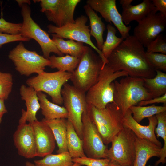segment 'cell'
<instances>
[{
    "label": "cell",
    "mask_w": 166,
    "mask_h": 166,
    "mask_svg": "<svg viewBox=\"0 0 166 166\" xmlns=\"http://www.w3.org/2000/svg\"><path fill=\"white\" fill-rule=\"evenodd\" d=\"M86 3L94 11L99 12L105 21L113 22L124 39L130 35V26L124 23L117 7L116 0H88Z\"/></svg>",
    "instance_id": "9a60e30c"
},
{
    "label": "cell",
    "mask_w": 166,
    "mask_h": 166,
    "mask_svg": "<svg viewBox=\"0 0 166 166\" xmlns=\"http://www.w3.org/2000/svg\"><path fill=\"white\" fill-rule=\"evenodd\" d=\"M8 57L14 63L16 70L21 75L26 76L41 73L50 64L49 59L35 51L27 49L22 42L10 51Z\"/></svg>",
    "instance_id": "9c48e42d"
},
{
    "label": "cell",
    "mask_w": 166,
    "mask_h": 166,
    "mask_svg": "<svg viewBox=\"0 0 166 166\" xmlns=\"http://www.w3.org/2000/svg\"><path fill=\"white\" fill-rule=\"evenodd\" d=\"M20 93L21 99L25 101L26 110H22V115L19 124L26 121L31 123L37 120L36 114L40 109L37 92L32 87L22 85L20 89Z\"/></svg>",
    "instance_id": "d6986e66"
},
{
    "label": "cell",
    "mask_w": 166,
    "mask_h": 166,
    "mask_svg": "<svg viewBox=\"0 0 166 166\" xmlns=\"http://www.w3.org/2000/svg\"><path fill=\"white\" fill-rule=\"evenodd\" d=\"M163 103L166 105V93L159 97L151 98L149 100L142 101L139 102L137 105L145 106L149 104L155 103Z\"/></svg>",
    "instance_id": "f35d334b"
},
{
    "label": "cell",
    "mask_w": 166,
    "mask_h": 166,
    "mask_svg": "<svg viewBox=\"0 0 166 166\" xmlns=\"http://www.w3.org/2000/svg\"><path fill=\"white\" fill-rule=\"evenodd\" d=\"M13 141L19 155L28 159L36 156L34 133L31 123L19 124L13 135Z\"/></svg>",
    "instance_id": "2e32d148"
},
{
    "label": "cell",
    "mask_w": 166,
    "mask_h": 166,
    "mask_svg": "<svg viewBox=\"0 0 166 166\" xmlns=\"http://www.w3.org/2000/svg\"><path fill=\"white\" fill-rule=\"evenodd\" d=\"M108 166H122L114 163L110 161Z\"/></svg>",
    "instance_id": "ee69618b"
},
{
    "label": "cell",
    "mask_w": 166,
    "mask_h": 166,
    "mask_svg": "<svg viewBox=\"0 0 166 166\" xmlns=\"http://www.w3.org/2000/svg\"><path fill=\"white\" fill-rule=\"evenodd\" d=\"M83 148L86 156L106 158L108 149L90 115L88 105L81 118Z\"/></svg>",
    "instance_id": "7c38bea8"
},
{
    "label": "cell",
    "mask_w": 166,
    "mask_h": 166,
    "mask_svg": "<svg viewBox=\"0 0 166 166\" xmlns=\"http://www.w3.org/2000/svg\"><path fill=\"white\" fill-rule=\"evenodd\" d=\"M106 28L107 30L106 38L105 41L104 42L101 51L104 57L107 60L113 50L124 39L121 37L119 38L116 36V29L111 24H108Z\"/></svg>",
    "instance_id": "1f68e13d"
},
{
    "label": "cell",
    "mask_w": 166,
    "mask_h": 166,
    "mask_svg": "<svg viewBox=\"0 0 166 166\" xmlns=\"http://www.w3.org/2000/svg\"><path fill=\"white\" fill-rule=\"evenodd\" d=\"M16 1L20 7L24 4H26L30 5L31 4V1L29 0H16Z\"/></svg>",
    "instance_id": "7bdbcfd3"
},
{
    "label": "cell",
    "mask_w": 166,
    "mask_h": 166,
    "mask_svg": "<svg viewBox=\"0 0 166 166\" xmlns=\"http://www.w3.org/2000/svg\"><path fill=\"white\" fill-rule=\"evenodd\" d=\"M63 104L68 112L67 119L72 124L78 136L82 138V115L87 108L85 93L66 83L61 90Z\"/></svg>",
    "instance_id": "30bf717a"
},
{
    "label": "cell",
    "mask_w": 166,
    "mask_h": 166,
    "mask_svg": "<svg viewBox=\"0 0 166 166\" xmlns=\"http://www.w3.org/2000/svg\"><path fill=\"white\" fill-rule=\"evenodd\" d=\"M73 163L86 166H108L110 161L108 158L96 159L85 156L72 159Z\"/></svg>",
    "instance_id": "d590c367"
},
{
    "label": "cell",
    "mask_w": 166,
    "mask_h": 166,
    "mask_svg": "<svg viewBox=\"0 0 166 166\" xmlns=\"http://www.w3.org/2000/svg\"><path fill=\"white\" fill-rule=\"evenodd\" d=\"M146 52L166 54V40L162 34H159L148 45Z\"/></svg>",
    "instance_id": "e575fe53"
},
{
    "label": "cell",
    "mask_w": 166,
    "mask_h": 166,
    "mask_svg": "<svg viewBox=\"0 0 166 166\" xmlns=\"http://www.w3.org/2000/svg\"><path fill=\"white\" fill-rule=\"evenodd\" d=\"M162 147L149 140L136 137L135 156L133 166H145L151 158L160 157Z\"/></svg>",
    "instance_id": "ffe728a7"
},
{
    "label": "cell",
    "mask_w": 166,
    "mask_h": 166,
    "mask_svg": "<svg viewBox=\"0 0 166 166\" xmlns=\"http://www.w3.org/2000/svg\"><path fill=\"white\" fill-rule=\"evenodd\" d=\"M136 137L131 129L124 126L111 142V146L108 149L107 158L110 161L122 166H133L135 156Z\"/></svg>",
    "instance_id": "52a82bcc"
},
{
    "label": "cell",
    "mask_w": 166,
    "mask_h": 166,
    "mask_svg": "<svg viewBox=\"0 0 166 166\" xmlns=\"http://www.w3.org/2000/svg\"><path fill=\"white\" fill-rule=\"evenodd\" d=\"M81 165L77 163H74L73 164L69 166H81Z\"/></svg>",
    "instance_id": "bcb514c9"
},
{
    "label": "cell",
    "mask_w": 166,
    "mask_h": 166,
    "mask_svg": "<svg viewBox=\"0 0 166 166\" xmlns=\"http://www.w3.org/2000/svg\"><path fill=\"white\" fill-rule=\"evenodd\" d=\"M107 60L114 72L124 71L132 77L151 78L156 74L147 59L144 46L133 35L124 39Z\"/></svg>",
    "instance_id": "6da1fadb"
},
{
    "label": "cell",
    "mask_w": 166,
    "mask_h": 166,
    "mask_svg": "<svg viewBox=\"0 0 166 166\" xmlns=\"http://www.w3.org/2000/svg\"><path fill=\"white\" fill-rule=\"evenodd\" d=\"M103 66L99 56L88 47L77 67L72 73L70 80L73 85L85 93L97 81Z\"/></svg>",
    "instance_id": "5b68a950"
},
{
    "label": "cell",
    "mask_w": 166,
    "mask_h": 166,
    "mask_svg": "<svg viewBox=\"0 0 166 166\" xmlns=\"http://www.w3.org/2000/svg\"><path fill=\"white\" fill-rule=\"evenodd\" d=\"M40 11L44 13L48 20L61 27L75 22L74 12L80 0H40Z\"/></svg>",
    "instance_id": "4fadbf2b"
},
{
    "label": "cell",
    "mask_w": 166,
    "mask_h": 166,
    "mask_svg": "<svg viewBox=\"0 0 166 166\" xmlns=\"http://www.w3.org/2000/svg\"><path fill=\"white\" fill-rule=\"evenodd\" d=\"M147 59L153 68L163 72L166 71V54L146 52Z\"/></svg>",
    "instance_id": "836d02e7"
},
{
    "label": "cell",
    "mask_w": 166,
    "mask_h": 166,
    "mask_svg": "<svg viewBox=\"0 0 166 166\" xmlns=\"http://www.w3.org/2000/svg\"><path fill=\"white\" fill-rule=\"evenodd\" d=\"M34 131L36 156L44 157L52 154L55 147V140L52 131L43 121L31 123Z\"/></svg>",
    "instance_id": "e0dca14e"
},
{
    "label": "cell",
    "mask_w": 166,
    "mask_h": 166,
    "mask_svg": "<svg viewBox=\"0 0 166 166\" xmlns=\"http://www.w3.org/2000/svg\"><path fill=\"white\" fill-rule=\"evenodd\" d=\"M67 146L72 158L86 156L83 148L82 140L76 132L72 123L67 120Z\"/></svg>",
    "instance_id": "484cf974"
},
{
    "label": "cell",
    "mask_w": 166,
    "mask_h": 166,
    "mask_svg": "<svg viewBox=\"0 0 166 166\" xmlns=\"http://www.w3.org/2000/svg\"><path fill=\"white\" fill-rule=\"evenodd\" d=\"M138 23L134 29L133 35L144 47H147L165 30L166 17L154 10Z\"/></svg>",
    "instance_id": "5bb4252c"
},
{
    "label": "cell",
    "mask_w": 166,
    "mask_h": 166,
    "mask_svg": "<svg viewBox=\"0 0 166 166\" xmlns=\"http://www.w3.org/2000/svg\"><path fill=\"white\" fill-rule=\"evenodd\" d=\"M88 105L91 118L103 143L105 145L109 144L124 128V116L113 102L101 109L88 104Z\"/></svg>",
    "instance_id": "3957f363"
},
{
    "label": "cell",
    "mask_w": 166,
    "mask_h": 166,
    "mask_svg": "<svg viewBox=\"0 0 166 166\" xmlns=\"http://www.w3.org/2000/svg\"><path fill=\"white\" fill-rule=\"evenodd\" d=\"M124 71L114 72L106 64L101 69L96 82L87 92L88 104L101 109L109 103H114L113 82L117 79L128 76Z\"/></svg>",
    "instance_id": "277c9868"
},
{
    "label": "cell",
    "mask_w": 166,
    "mask_h": 166,
    "mask_svg": "<svg viewBox=\"0 0 166 166\" xmlns=\"http://www.w3.org/2000/svg\"><path fill=\"white\" fill-rule=\"evenodd\" d=\"M30 40L20 34H12L0 32V49L3 45L10 42L19 41L29 42Z\"/></svg>",
    "instance_id": "74e56055"
},
{
    "label": "cell",
    "mask_w": 166,
    "mask_h": 166,
    "mask_svg": "<svg viewBox=\"0 0 166 166\" xmlns=\"http://www.w3.org/2000/svg\"><path fill=\"white\" fill-rule=\"evenodd\" d=\"M37 95L44 119L47 120L67 118L68 112L64 107L50 101L47 95L42 92H37Z\"/></svg>",
    "instance_id": "7402d4cb"
},
{
    "label": "cell",
    "mask_w": 166,
    "mask_h": 166,
    "mask_svg": "<svg viewBox=\"0 0 166 166\" xmlns=\"http://www.w3.org/2000/svg\"><path fill=\"white\" fill-rule=\"evenodd\" d=\"M21 7L23 22L20 34L25 38L36 41L40 45L45 58L49 59L51 53L59 56H62L63 54L58 49L48 34L32 18L31 10L29 5L24 4Z\"/></svg>",
    "instance_id": "ba28073f"
},
{
    "label": "cell",
    "mask_w": 166,
    "mask_h": 166,
    "mask_svg": "<svg viewBox=\"0 0 166 166\" xmlns=\"http://www.w3.org/2000/svg\"><path fill=\"white\" fill-rule=\"evenodd\" d=\"M87 21V17L82 15L75 20L74 23L68 24L61 27L49 24L47 26L48 32L52 34V36L76 41L89 45L97 52L101 59L103 63V67L108 63L107 61L103 56L101 51L92 42L89 26L86 25Z\"/></svg>",
    "instance_id": "8fae6325"
},
{
    "label": "cell",
    "mask_w": 166,
    "mask_h": 166,
    "mask_svg": "<svg viewBox=\"0 0 166 166\" xmlns=\"http://www.w3.org/2000/svg\"><path fill=\"white\" fill-rule=\"evenodd\" d=\"M155 116L157 123L155 130V133L158 138L161 137L164 141L163 146L161 149L160 159L156 162L154 165L157 166L160 163L164 164L166 163V111L160 113Z\"/></svg>",
    "instance_id": "4dcf8cb0"
},
{
    "label": "cell",
    "mask_w": 166,
    "mask_h": 166,
    "mask_svg": "<svg viewBox=\"0 0 166 166\" xmlns=\"http://www.w3.org/2000/svg\"><path fill=\"white\" fill-rule=\"evenodd\" d=\"M114 103L123 116L132 106L137 105L140 101L152 98L144 85L142 78L124 77L119 81L113 82Z\"/></svg>",
    "instance_id": "7a4b0ae2"
},
{
    "label": "cell",
    "mask_w": 166,
    "mask_h": 166,
    "mask_svg": "<svg viewBox=\"0 0 166 166\" xmlns=\"http://www.w3.org/2000/svg\"><path fill=\"white\" fill-rule=\"evenodd\" d=\"M4 101V100L0 99V123L2 122L3 115L7 112Z\"/></svg>",
    "instance_id": "60d3db41"
},
{
    "label": "cell",
    "mask_w": 166,
    "mask_h": 166,
    "mask_svg": "<svg viewBox=\"0 0 166 166\" xmlns=\"http://www.w3.org/2000/svg\"><path fill=\"white\" fill-rule=\"evenodd\" d=\"M68 152L47 155L41 160L34 161L36 166H69L73 164Z\"/></svg>",
    "instance_id": "f1b7e54d"
},
{
    "label": "cell",
    "mask_w": 166,
    "mask_h": 166,
    "mask_svg": "<svg viewBox=\"0 0 166 166\" xmlns=\"http://www.w3.org/2000/svg\"><path fill=\"white\" fill-rule=\"evenodd\" d=\"M72 73L61 71L54 72L44 71L28 79L26 83L37 92H45L51 98L53 102L58 105L63 104L61 90L70 80Z\"/></svg>",
    "instance_id": "8992f818"
},
{
    "label": "cell",
    "mask_w": 166,
    "mask_h": 166,
    "mask_svg": "<svg viewBox=\"0 0 166 166\" xmlns=\"http://www.w3.org/2000/svg\"><path fill=\"white\" fill-rule=\"evenodd\" d=\"M49 59L51 68L71 73L77 67L80 61V58L69 55L58 57L53 55L50 56Z\"/></svg>",
    "instance_id": "83f0119b"
},
{
    "label": "cell",
    "mask_w": 166,
    "mask_h": 166,
    "mask_svg": "<svg viewBox=\"0 0 166 166\" xmlns=\"http://www.w3.org/2000/svg\"><path fill=\"white\" fill-rule=\"evenodd\" d=\"M149 124L143 126L133 118L132 113L128 109L123 116L124 126L131 129L138 138L147 139L156 145L162 147V144L157 138L155 133L157 121L155 115L148 118Z\"/></svg>",
    "instance_id": "ac0fdd59"
},
{
    "label": "cell",
    "mask_w": 166,
    "mask_h": 166,
    "mask_svg": "<svg viewBox=\"0 0 166 166\" xmlns=\"http://www.w3.org/2000/svg\"><path fill=\"white\" fill-rule=\"evenodd\" d=\"M52 40L59 51L66 54L80 58L88 46L83 43L72 40H65L62 38L52 36Z\"/></svg>",
    "instance_id": "d4e9b609"
},
{
    "label": "cell",
    "mask_w": 166,
    "mask_h": 166,
    "mask_svg": "<svg viewBox=\"0 0 166 166\" xmlns=\"http://www.w3.org/2000/svg\"><path fill=\"white\" fill-rule=\"evenodd\" d=\"M133 119L139 123L143 119L166 111V105L156 106L154 104L149 106L134 105L129 109Z\"/></svg>",
    "instance_id": "f546056e"
},
{
    "label": "cell",
    "mask_w": 166,
    "mask_h": 166,
    "mask_svg": "<svg viewBox=\"0 0 166 166\" xmlns=\"http://www.w3.org/2000/svg\"><path fill=\"white\" fill-rule=\"evenodd\" d=\"M83 8L89 19L90 34L95 38L97 42V47L101 51L104 42L103 34L106 29L105 24L101 18L88 5H85Z\"/></svg>",
    "instance_id": "cb8c5ba5"
},
{
    "label": "cell",
    "mask_w": 166,
    "mask_h": 166,
    "mask_svg": "<svg viewBox=\"0 0 166 166\" xmlns=\"http://www.w3.org/2000/svg\"><path fill=\"white\" fill-rule=\"evenodd\" d=\"M155 166L154 165V166Z\"/></svg>",
    "instance_id": "7dc6e473"
},
{
    "label": "cell",
    "mask_w": 166,
    "mask_h": 166,
    "mask_svg": "<svg viewBox=\"0 0 166 166\" xmlns=\"http://www.w3.org/2000/svg\"><path fill=\"white\" fill-rule=\"evenodd\" d=\"M51 129L57 144L58 153L68 152L67 146V120L65 118L47 120L43 118Z\"/></svg>",
    "instance_id": "603a6c76"
},
{
    "label": "cell",
    "mask_w": 166,
    "mask_h": 166,
    "mask_svg": "<svg viewBox=\"0 0 166 166\" xmlns=\"http://www.w3.org/2000/svg\"><path fill=\"white\" fill-rule=\"evenodd\" d=\"M22 23L8 22L2 18H0V32L9 34H20Z\"/></svg>",
    "instance_id": "8d00e7d4"
},
{
    "label": "cell",
    "mask_w": 166,
    "mask_h": 166,
    "mask_svg": "<svg viewBox=\"0 0 166 166\" xmlns=\"http://www.w3.org/2000/svg\"><path fill=\"white\" fill-rule=\"evenodd\" d=\"M133 0H120L119 2L121 5L122 8L131 5Z\"/></svg>",
    "instance_id": "b9f144b4"
},
{
    "label": "cell",
    "mask_w": 166,
    "mask_h": 166,
    "mask_svg": "<svg viewBox=\"0 0 166 166\" xmlns=\"http://www.w3.org/2000/svg\"><path fill=\"white\" fill-rule=\"evenodd\" d=\"M156 75L151 78H142L144 85L152 98L161 96L166 93V73L156 70Z\"/></svg>",
    "instance_id": "4316f807"
},
{
    "label": "cell",
    "mask_w": 166,
    "mask_h": 166,
    "mask_svg": "<svg viewBox=\"0 0 166 166\" xmlns=\"http://www.w3.org/2000/svg\"><path fill=\"white\" fill-rule=\"evenodd\" d=\"M155 8V11L157 13L158 11L166 17V0H152Z\"/></svg>",
    "instance_id": "ab89813d"
},
{
    "label": "cell",
    "mask_w": 166,
    "mask_h": 166,
    "mask_svg": "<svg viewBox=\"0 0 166 166\" xmlns=\"http://www.w3.org/2000/svg\"><path fill=\"white\" fill-rule=\"evenodd\" d=\"M13 85L12 75L0 71V99H7L11 93Z\"/></svg>",
    "instance_id": "d6a6232c"
},
{
    "label": "cell",
    "mask_w": 166,
    "mask_h": 166,
    "mask_svg": "<svg viewBox=\"0 0 166 166\" xmlns=\"http://www.w3.org/2000/svg\"><path fill=\"white\" fill-rule=\"evenodd\" d=\"M26 166H36L34 164L29 161H26L25 163Z\"/></svg>",
    "instance_id": "f6af8a7d"
},
{
    "label": "cell",
    "mask_w": 166,
    "mask_h": 166,
    "mask_svg": "<svg viewBox=\"0 0 166 166\" xmlns=\"http://www.w3.org/2000/svg\"><path fill=\"white\" fill-rule=\"evenodd\" d=\"M155 9L151 0H143L136 5H131L123 7L121 15L123 21L126 25H129L132 21L138 22Z\"/></svg>",
    "instance_id": "44dd1931"
}]
</instances>
